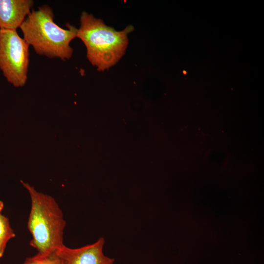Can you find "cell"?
<instances>
[{"instance_id":"cell-9","label":"cell","mask_w":264,"mask_h":264,"mask_svg":"<svg viewBox=\"0 0 264 264\" xmlns=\"http://www.w3.org/2000/svg\"><path fill=\"white\" fill-rule=\"evenodd\" d=\"M4 207V204L2 201L0 200V214Z\"/></svg>"},{"instance_id":"cell-7","label":"cell","mask_w":264,"mask_h":264,"mask_svg":"<svg viewBox=\"0 0 264 264\" xmlns=\"http://www.w3.org/2000/svg\"><path fill=\"white\" fill-rule=\"evenodd\" d=\"M16 235L8 218L0 214V258L2 257L7 243Z\"/></svg>"},{"instance_id":"cell-5","label":"cell","mask_w":264,"mask_h":264,"mask_svg":"<svg viewBox=\"0 0 264 264\" xmlns=\"http://www.w3.org/2000/svg\"><path fill=\"white\" fill-rule=\"evenodd\" d=\"M105 241L101 237L93 243L77 248L64 245L56 251L61 264H113L114 259L103 252Z\"/></svg>"},{"instance_id":"cell-4","label":"cell","mask_w":264,"mask_h":264,"mask_svg":"<svg viewBox=\"0 0 264 264\" xmlns=\"http://www.w3.org/2000/svg\"><path fill=\"white\" fill-rule=\"evenodd\" d=\"M29 46L16 30L0 29V69L14 87H23L26 83Z\"/></svg>"},{"instance_id":"cell-6","label":"cell","mask_w":264,"mask_h":264,"mask_svg":"<svg viewBox=\"0 0 264 264\" xmlns=\"http://www.w3.org/2000/svg\"><path fill=\"white\" fill-rule=\"evenodd\" d=\"M34 3L32 0H0V29L20 28Z\"/></svg>"},{"instance_id":"cell-2","label":"cell","mask_w":264,"mask_h":264,"mask_svg":"<svg viewBox=\"0 0 264 264\" xmlns=\"http://www.w3.org/2000/svg\"><path fill=\"white\" fill-rule=\"evenodd\" d=\"M80 22L77 37L85 45L91 65L103 71L117 63L125 53L128 35L133 30V26L116 31L86 11L81 13Z\"/></svg>"},{"instance_id":"cell-8","label":"cell","mask_w":264,"mask_h":264,"mask_svg":"<svg viewBox=\"0 0 264 264\" xmlns=\"http://www.w3.org/2000/svg\"><path fill=\"white\" fill-rule=\"evenodd\" d=\"M22 264H61L56 252L48 254H38L27 258Z\"/></svg>"},{"instance_id":"cell-3","label":"cell","mask_w":264,"mask_h":264,"mask_svg":"<svg viewBox=\"0 0 264 264\" xmlns=\"http://www.w3.org/2000/svg\"><path fill=\"white\" fill-rule=\"evenodd\" d=\"M21 181L28 191L31 201L27 221V228L32 235L29 244L38 254L54 253L65 245L63 234L66 222L63 212L54 198Z\"/></svg>"},{"instance_id":"cell-1","label":"cell","mask_w":264,"mask_h":264,"mask_svg":"<svg viewBox=\"0 0 264 264\" xmlns=\"http://www.w3.org/2000/svg\"><path fill=\"white\" fill-rule=\"evenodd\" d=\"M52 8L44 5L36 10H32L20 28L23 39L39 55L63 61L69 60L73 54L71 41L77 37L76 28L67 23V29L57 25L54 21Z\"/></svg>"}]
</instances>
